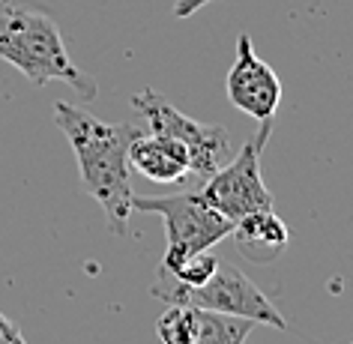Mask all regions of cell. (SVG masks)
<instances>
[{
  "instance_id": "1",
  "label": "cell",
  "mask_w": 353,
  "mask_h": 344,
  "mask_svg": "<svg viewBox=\"0 0 353 344\" xmlns=\"http://www.w3.org/2000/svg\"><path fill=\"white\" fill-rule=\"evenodd\" d=\"M54 120L63 129L66 141L72 144L81 174V189L102 207L105 222L114 236H126L132 210V168L129 147L144 126L135 120L126 123H105L96 114L75 108L69 102L54 105Z\"/></svg>"
},
{
  "instance_id": "2",
  "label": "cell",
  "mask_w": 353,
  "mask_h": 344,
  "mask_svg": "<svg viewBox=\"0 0 353 344\" xmlns=\"http://www.w3.org/2000/svg\"><path fill=\"white\" fill-rule=\"evenodd\" d=\"M0 60H6L37 87L63 81L84 99H93L99 87L69 54L57 21L48 12L19 6L12 0L0 3Z\"/></svg>"
},
{
  "instance_id": "3",
  "label": "cell",
  "mask_w": 353,
  "mask_h": 344,
  "mask_svg": "<svg viewBox=\"0 0 353 344\" xmlns=\"http://www.w3.org/2000/svg\"><path fill=\"white\" fill-rule=\"evenodd\" d=\"M159 303L165 305H192V308H207V312H219V314H234V317H245L252 323H263L272 330H288V321L281 317V312L272 305V299L245 276L243 270L231 267V263L219 261L216 272L210 276L207 285L201 287H186L180 285L165 267H159L153 285H150Z\"/></svg>"
},
{
  "instance_id": "4",
  "label": "cell",
  "mask_w": 353,
  "mask_h": 344,
  "mask_svg": "<svg viewBox=\"0 0 353 344\" xmlns=\"http://www.w3.org/2000/svg\"><path fill=\"white\" fill-rule=\"evenodd\" d=\"M135 213H156L165 222V258L162 267L174 270L198 252H210L216 243L231 236L234 222L216 213L198 192H176L162 198H132Z\"/></svg>"
},
{
  "instance_id": "5",
  "label": "cell",
  "mask_w": 353,
  "mask_h": 344,
  "mask_svg": "<svg viewBox=\"0 0 353 344\" xmlns=\"http://www.w3.org/2000/svg\"><path fill=\"white\" fill-rule=\"evenodd\" d=\"M132 108L147 120L150 132L180 141V144L189 150V174L195 183L210 180L219 168L234 156L231 132L225 126L198 123L195 117H189V114H183L180 108H174L159 90H150V87L138 90L132 96Z\"/></svg>"
},
{
  "instance_id": "6",
  "label": "cell",
  "mask_w": 353,
  "mask_h": 344,
  "mask_svg": "<svg viewBox=\"0 0 353 344\" xmlns=\"http://www.w3.org/2000/svg\"><path fill=\"white\" fill-rule=\"evenodd\" d=\"M270 135L272 120H263L240 153L231 156L213 177L201 183L198 195L231 222L254 213V210H272V192L261 177V153Z\"/></svg>"
},
{
  "instance_id": "7",
  "label": "cell",
  "mask_w": 353,
  "mask_h": 344,
  "mask_svg": "<svg viewBox=\"0 0 353 344\" xmlns=\"http://www.w3.org/2000/svg\"><path fill=\"white\" fill-rule=\"evenodd\" d=\"M225 90L234 108H240L258 123L276 117L279 102H281V81L276 69L254 54L249 33L236 37V57H234V66L228 69Z\"/></svg>"
},
{
  "instance_id": "8",
  "label": "cell",
  "mask_w": 353,
  "mask_h": 344,
  "mask_svg": "<svg viewBox=\"0 0 353 344\" xmlns=\"http://www.w3.org/2000/svg\"><path fill=\"white\" fill-rule=\"evenodd\" d=\"M129 168L144 174L153 183H165V186H186L192 183L189 174V150L180 141L156 135V132H141L129 147Z\"/></svg>"
},
{
  "instance_id": "9",
  "label": "cell",
  "mask_w": 353,
  "mask_h": 344,
  "mask_svg": "<svg viewBox=\"0 0 353 344\" xmlns=\"http://www.w3.org/2000/svg\"><path fill=\"white\" fill-rule=\"evenodd\" d=\"M231 236L236 252L245 261L258 263V267H267V263L276 261L290 240L288 225L272 210H254V213L236 219Z\"/></svg>"
},
{
  "instance_id": "10",
  "label": "cell",
  "mask_w": 353,
  "mask_h": 344,
  "mask_svg": "<svg viewBox=\"0 0 353 344\" xmlns=\"http://www.w3.org/2000/svg\"><path fill=\"white\" fill-rule=\"evenodd\" d=\"M252 330L254 323L245 321V317L198 308V335L192 344H245Z\"/></svg>"
},
{
  "instance_id": "11",
  "label": "cell",
  "mask_w": 353,
  "mask_h": 344,
  "mask_svg": "<svg viewBox=\"0 0 353 344\" xmlns=\"http://www.w3.org/2000/svg\"><path fill=\"white\" fill-rule=\"evenodd\" d=\"M156 335L162 344H192L198 335V308L168 305V312L156 321Z\"/></svg>"
},
{
  "instance_id": "12",
  "label": "cell",
  "mask_w": 353,
  "mask_h": 344,
  "mask_svg": "<svg viewBox=\"0 0 353 344\" xmlns=\"http://www.w3.org/2000/svg\"><path fill=\"white\" fill-rule=\"evenodd\" d=\"M162 267V263H159ZM219 267V258L216 254H210V252H198V254H192V258H186L180 263V267H174V270H168L171 276L180 281V285H186V287H201V285H207L210 276L216 272Z\"/></svg>"
},
{
  "instance_id": "13",
  "label": "cell",
  "mask_w": 353,
  "mask_h": 344,
  "mask_svg": "<svg viewBox=\"0 0 353 344\" xmlns=\"http://www.w3.org/2000/svg\"><path fill=\"white\" fill-rule=\"evenodd\" d=\"M0 344H28L24 341V335H21V330L3 312H0Z\"/></svg>"
},
{
  "instance_id": "14",
  "label": "cell",
  "mask_w": 353,
  "mask_h": 344,
  "mask_svg": "<svg viewBox=\"0 0 353 344\" xmlns=\"http://www.w3.org/2000/svg\"><path fill=\"white\" fill-rule=\"evenodd\" d=\"M207 3H213V0H176V3H174V15H176V19H189V15H195L198 10H204Z\"/></svg>"
},
{
  "instance_id": "15",
  "label": "cell",
  "mask_w": 353,
  "mask_h": 344,
  "mask_svg": "<svg viewBox=\"0 0 353 344\" xmlns=\"http://www.w3.org/2000/svg\"><path fill=\"white\" fill-rule=\"evenodd\" d=\"M350 344H353V341H350Z\"/></svg>"
}]
</instances>
